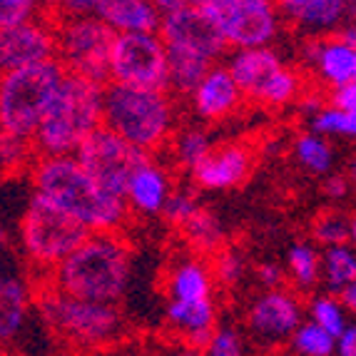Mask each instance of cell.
Here are the masks:
<instances>
[{
	"label": "cell",
	"instance_id": "obj_43",
	"mask_svg": "<svg viewBox=\"0 0 356 356\" xmlns=\"http://www.w3.org/2000/svg\"><path fill=\"white\" fill-rule=\"evenodd\" d=\"M334 354L337 356H356V329L351 327V324L337 337V341H334Z\"/></svg>",
	"mask_w": 356,
	"mask_h": 356
},
{
	"label": "cell",
	"instance_id": "obj_39",
	"mask_svg": "<svg viewBox=\"0 0 356 356\" xmlns=\"http://www.w3.org/2000/svg\"><path fill=\"white\" fill-rule=\"evenodd\" d=\"M42 13L50 20L63 18H80V15H92L97 0H40Z\"/></svg>",
	"mask_w": 356,
	"mask_h": 356
},
{
	"label": "cell",
	"instance_id": "obj_46",
	"mask_svg": "<svg viewBox=\"0 0 356 356\" xmlns=\"http://www.w3.org/2000/svg\"><path fill=\"white\" fill-rule=\"evenodd\" d=\"M177 356H207L204 351H190V349H184L182 354H177Z\"/></svg>",
	"mask_w": 356,
	"mask_h": 356
},
{
	"label": "cell",
	"instance_id": "obj_24",
	"mask_svg": "<svg viewBox=\"0 0 356 356\" xmlns=\"http://www.w3.org/2000/svg\"><path fill=\"white\" fill-rule=\"evenodd\" d=\"M179 232L184 242L202 257H214L225 247V227L204 207H197V212L179 227Z\"/></svg>",
	"mask_w": 356,
	"mask_h": 356
},
{
	"label": "cell",
	"instance_id": "obj_23",
	"mask_svg": "<svg viewBox=\"0 0 356 356\" xmlns=\"http://www.w3.org/2000/svg\"><path fill=\"white\" fill-rule=\"evenodd\" d=\"M214 63L182 48H167V90L177 95H192Z\"/></svg>",
	"mask_w": 356,
	"mask_h": 356
},
{
	"label": "cell",
	"instance_id": "obj_9",
	"mask_svg": "<svg viewBox=\"0 0 356 356\" xmlns=\"http://www.w3.org/2000/svg\"><path fill=\"white\" fill-rule=\"evenodd\" d=\"M75 162L83 167L88 177L102 190L115 197H125V187L132 175L152 160V154L132 147L120 135H115L110 127L100 125L95 132H90L83 145L75 149Z\"/></svg>",
	"mask_w": 356,
	"mask_h": 356
},
{
	"label": "cell",
	"instance_id": "obj_20",
	"mask_svg": "<svg viewBox=\"0 0 356 356\" xmlns=\"http://www.w3.org/2000/svg\"><path fill=\"white\" fill-rule=\"evenodd\" d=\"M277 13L314 33L337 28L349 13L346 0H272Z\"/></svg>",
	"mask_w": 356,
	"mask_h": 356
},
{
	"label": "cell",
	"instance_id": "obj_11",
	"mask_svg": "<svg viewBox=\"0 0 356 356\" xmlns=\"http://www.w3.org/2000/svg\"><path fill=\"white\" fill-rule=\"evenodd\" d=\"M40 312L48 324L63 337L80 344H102L118 332L120 316L113 304L85 302V299L60 294L53 286L40 294Z\"/></svg>",
	"mask_w": 356,
	"mask_h": 356
},
{
	"label": "cell",
	"instance_id": "obj_42",
	"mask_svg": "<svg viewBox=\"0 0 356 356\" xmlns=\"http://www.w3.org/2000/svg\"><path fill=\"white\" fill-rule=\"evenodd\" d=\"M257 277L267 289H280V284L284 282V269L280 264H274V261H264V264L257 267Z\"/></svg>",
	"mask_w": 356,
	"mask_h": 356
},
{
	"label": "cell",
	"instance_id": "obj_6",
	"mask_svg": "<svg viewBox=\"0 0 356 356\" xmlns=\"http://www.w3.org/2000/svg\"><path fill=\"white\" fill-rule=\"evenodd\" d=\"M113 42L115 33L95 15L55 20V60L67 75L107 85Z\"/></svg>",
	"mask_w": 356,
	"mask_h": 356
},
{
	"label": "cell",
	"instance_id": "obj_1",
	"mask_svg": "<svg viewBox=\"0 0 356 356\" xmlns=\"http://www.w3.org/2000/svg\"><path fill=\"white\" fill-rule=\"evenodd\" d=\"M35 195L83 225L90 234L118 232L127 222L125 200L110 195L88 177L75 157H35L30 165Z\"/></svg>",
	"mask_w": 356,
	"mask_h": 356
},
{
	"label": "cell",
	"instance_id": "obj_27",
	"mask_svg": "<svg viewBox=\"0 0 356 356\" xmlns=\"http://www.w3.org/2000/svg\"><path fill=\"white\" fill-rule=\"evenodd\" d=\"M321 269H324V282L329 291L339 294L346 284L356 282V257L349 247H327L321 257Z\"/></svg>",
	"mask_w": 356,
	"mask_h": 356
},
{
	"label": "cell",
	"instance_id": "obj_28",
	"mask_svg": "<svg viewBox=\"0 0 356 356\" xmlns=\"http://www.w3.org/2000/svg\"><path fill=\"white\" fill-rule=\"evenodd\" d=\"M286 267H289L291 277L297 282V286L309 289L319 282V272H321V257L319 252L307 242L294 244L286 254Z\"/></svg>",
	"mask_w": 356,
	"mask_h": 356
},
{
	"label": "cell",
	"instance_id": "obj_37",
	"mask_svg": "<svg viewBox=\"0 0 356 356\" xmlns=\"http://www.w3.org/2000/svg\"><path fill=\"white\" fill-rule=\"evenodd\" d=\"M212 259H214V264H212V272L209 274H212L220 284L234 286L244 277V257H239L237 252L220 250Z\"/></svg>",
	"mask_w": 356,
	"mask_h": 356
},
{
	"label": "cell",
	"instance_id": "obj_22",
	"mask_svg": "<svg viewBox=\"0 0 356 356\" xmlns=\"http://www.w3.org/2000/svg\"><path fill=\"white\" fill-rule=\"evenodd\" d=\"M314 63L319 67L321 77L332 88L356 83V48L349 45V42H344L339 35H334L332 40H324V42L319 40Z\"/></svg>",
	"mask_w": 356,
	"mask_h": 356
},
{
	"label": "cell",
	"instance_id": "obj_2",
	"mask_svg": "<svg viewBox=\"0 0 356 356\" xmlns=\"http://www.w3.org/2000/svg\"><path fill=\"white\" fill-rule=\"evenodd\" d=\"M132 252L118 232H95L53 269L60 294L97 304H115L130 284Z\"/></svg>",
	"mask_w": 356,
	"mask_h": 356
},
{
	"label": "cell",
	"instance_id": "obj_44",
	"mask_svg": "<svg viewBox=\"0 0 356 356\" xmlns=\"http://www.w3.org/2000/svg\"><path fill=\"white\" fill-rule=\"evenodd\" d=\"M324 192H327V197H332V200H341V197L346 195V179L339 177V175L327 177V182H324Z\"/></svg>",
	"mask_w": 356,
	"mask_h": 356
},
{
	"label": "cell",
	"instance_id": "obj_32",
	"mask_svg": "<svg viewBox=\"0 0 356 356\" xmlns=\"http://www.w3.org/2000/svg\"><path fill=\"white\" fill-rule=\"evenodd\" d=\"M30 160H35L30 140H20V137L8 135V132H0V172H20L23 167L30 165Z\"/></svg>",
	"mask_w": 356,
	"mask_h": 356
},
{
	"label": "cell",
	"instance_id": "obj_48",
	"mask_svg": "<svg viewBox=\"0 0 356 356\" xmlns=\"http://www.w3.org/2000/svg\"><path fill=\"white\" fill-rule=\"evenodd\" d=\"M0 356H8V354H6V349H3V344H0Z\"/></svg>",
	"mask_w": 356,
	"mask_h": 356
},
{
	"label": "cell",
	"instance_id": "obj_17",
	"mask_svg": "<svg viewBox=\"0 0 356 356\" xmlns=\"http://www.w3.org/2000/svg\"><path fill=\"white\" fill-rule=\"evenodd\" d=\"M190 97L195 113L207 122H220V120L229 118L242 102V92L225 65L209 67V72L202 77V83L192 90Z\"/></svg>",
	"mask_w": 356,
	"mask_h": 356
},
{
	"label": "cell",
	"instance_id": "obj_3",
	"mask_svg": "<svg viewBox=\"0 0 356 356\" xmlns=\"http://www.w3.org/2000/svg\"><path fill=\"white\" fill-rule=\"evenodd\" d=\"M102 97L105 85L65 72L30 140L35 157H72L85 137L102 125Z\"/></svg>",
	"mask_w": 356,
	"mask_h": 356
},
{
	"label": "cell",
	"instance_id": "obj_36",
	"mask_svg": "<svg viewBox=\"0 0 356 356\" xmlns=\"http://www.w3.org/2000/svg\"><path fill=\"white\" fill-rule=\"evenodd\" d=\"M42 13L40 0H0V30L15 28Z\"/></svg>",
	"mask_w": 356,
	"mask_h": 356
},
{
	"label": "cell",
	"instance_id": "obj_15",
	"mask_svg": "<svg viewBox=\"0 0 356 356\" xmlns=\"http://www.w3.org/2000/svg\"><path fill=\"white\" fill-rule=\"evenodd\" d=\"M250 147L244 145H227V147L212 149L197 167H192V179L202 190H232L242 184L252 172Z\"/></svg>",
	"mask_w": 356,
	"mask_h": 356
},
{
	"label": "cell",
	"instance_id": "obj_47",
	"mask_svg": "<svg viewBox=\"0 0 356 356\" xmlns=\"http://www.w3.org/2000/svg\"><path fill=\"white\" fill-rule=\"evenodd\" d=\"M190 6H204V3H209V0H187Z\"/></svg>",
	"mask_w": 356,
	"mask_h": 356
},
{
	"label": "cell",
	"instance_id": "obj_14",
	"mask_svg": "<svg viewBox=\"0 0 356 356\" xmlns=\"http://www.w3.org/2000/svg\"><path fill=\"white\" fill-rule=\"evenodd\" d=\"M55 60V20L45 13L15 28L0 30V75Z\"/></svg>",
	"mask_w": 356,
	"mask_h": 356
},
{
	"label": "cell",
	"instance_id": "obj_45",
	"mask_svg": "<svg viewBox=\"0 0 356 356\" xmlns=\"http://www.w3.org/2000/svg\"><path fill=\"white\" fill-rule=\"evenodd\" d=\"M337 302L341 304V309H344V312H354V309H356V282H354V284H346L344 289L339 291Z\"/></svg>",
	"mask_w": 356,
	"mask_h": 356
},
{
	"label": "cell",
	"instance_id": "obj_38",
	"mask_svg": "<svg viewBox=\"0 0 356 356\" xmlns=\"http://www.w3.org/2000/svg\"><path fill=\"white\" fill-rule=\"evenodd\" d=\"M197 200L190 195V192H179V190H175V192H170L167 195V200H165V204H162V217H165L167 222L172 227H182L184 222L190 220L192 214L197 212Z\"/></svg>",
	"mask_w": 356,
	"mask_h": 356
},
{
	"label": "cell",
	"instance_id": "obj_26",
	"mask_svg": "<svg viewBox=\"0 0 356 356\" xmlns=\"http://www.w3.org/2000/svg\"><path fill=\"white\" fill-rule=\"evenodd\" d=\"M167 319L182 334L200 332V329L214 327V307L212 299H197V302H182L172 299L167 307Z\"/></svg>",
	"mask_w": 356,
	"mask_h": 356
},
{
	"label": "cell",
	"instance_id": "obj_7",
	"mask_svg": "<svg viewBox=\"0 0 356 356\" xmlns=\"http://www.w3.org/2000/svg\"><path fill=\"white\" fill-rule=\"evenodd\" d=\"M20 237L30 261L45 272H53L72 250H77L90 237V232L65 212H60L45 197L33 195L20 222Z\"/></svg>",
	"mask_w": 356,
	"mask_h": 356
},
{
	"label": "cell",
	"instance_id": "obj_13",
	"mask_svg": "<svg viewBox=\"0 0 356 356\" xmlns=\"http://www.w3.org/2000/svg\"><path fill=\"white\" fill-rule=\"evenodd\" d=\"M157 35L167 48H182L195 55H202L209 63L220 60L227 53V42L220 28L209 18L202 6H184L179 10L162 15Z\"/></svg>",
	"mask_w": 356,
	"mask_h": 356
},
{
	"label": "cell",
	"instance_id": "obj_41",
	"mask_svg": "<svg viewBox=\"0 0 356 356\" xmlns=\"http://www.w3.org/2000/svg\"><path fill=\"white\" fill-rule=\"evenodd\" d=\"M329 107H337V110H344V113H356V83L332 88Z\"/></svg>",
	"mask_w": 356,
	"mask_h": 356
},
{
	"label": "cell",
	"instance_id": "obj_12",
	"mask_svg": "<svg viewBox=\"0 0 356 356\" xmlns=\"http://www.w3.org/2000/svg\"><path fill=\"white\" fill-rule=\"evenodd\" d=\"M202 8L220 28L227 48H267L280 30L272 0H209Z\"/></svg>",
	"mask_w": 356,
	"mask_h": 356
},
{
	"label": "cell",
	"instance_id": "obj_33",
	"mask_svg": "<svg viewBox=\"0 0 356 356\" xmlns=\"http://www.w3.org/2000/svg\"><path fill=\"white\" fill-rule=\"evenodd\" d=\"M314 239L324 247H346L354 239V225L344 214H324L314 222Z\"/></svg>",
	"mask_w": 356,
	"mask_h": 356
},
{
	"label": "cell",
	"instance_id": "obj_29",
	"mask_svg": "<svg viewBox=\"0 0 356 356\" xmlns=\"http://www.w3.org/2000/svg\"><path fill=\"white\" fill-rule=\"evenodd\" d=\"M294 152H297V160L307 167L309 172L327 175L332 170V147H329L324 137L314 135V132L299 135L297 143H294Z\"/></svg>",
	"mask_w": 356,
	"mask_h": 356
},
{
	"label": "cell",
	"instance_id": "obj_16",
	"mask_svg": "<svg viewBox=\"0 0 356 356\" xmlns=\"http://www.w3.org/2000/svg\"><path fill=\"white\" fill-rule=\"evenodd\" d=\"M250 324L259 337L284 339L291 337L294 329L302 324V309L289 291L267 289L252 304Z\"/></svg>",
	"mask_w": 356,
	"mask_h": 356
},
{
	"label": "cell",
	"instance_id": "obj_34",
	"mask_svg": "<svg viewBox=\"0 0 356 356\" xmlns=\"http://www.w3.org/2000/svg\"><path fill=\"white\" fill-rule=\"evenodd\" d=\"M312 321L334 339L349 327L346 312L337 302V297H316L314 304H312Z\"/></svg>",
	"mask_w": 356,
	"mask_h": 356
},
{
	"label": "cell",
	"instance_id": "obj_35",
	"mask_svg": "<svg viewBox=\"0 0 356 356\" xmlns=\"http://www.w3.org/2000/svg\"><path fill=\"white\" fill-rule=\"evenodd\" d=\"M212 149V140H209V135L204 130H184L177 137V145H175L179 165H184L187 170L200 165Z\"/></svg>",
	"mask_w": 356,
	"mask_h": 356
},
{
	"label": "cell",
	"instance_id": "obj_18",
	"mask_svg": "<svg viewBox=\"0 0 356 356\" xmlns=\"http://www.w3.org/2000/svg\"><path fill=\"white\" fill-rule=\"evenodd\" d=\"M100 23H105L115 35L122 33H157L160 13L152 0H97L92 10Z\"/></svg>",
	"mask_w": 356,
	"mask_h": 356
},
{
	"label": "cell",
	"instance_id": "obj_19",
	"mask_svg": "<svg viewBox=\"0 0 356 356\" xmlns=\"http://www.w3.org/2000/svg\"><path fill=\"white\" fill-rule=\"evenodd\" d=\"M170 192L172 187H170L167 172L149 160L130 177L122 200H125L127 209H135L140 214H160Z\"/></svg>",
	"mask_w": 356,
	"mask_h": 356
},
{
	"label": "cell",
	"instance_id": "obj_40",
	"mask_svg": "<svg viewBox=\"0 0 356 356\" xmlns=\"http://www.w3.org/2000/svg\"><path fill=\"white\" fill-rule=\"evenodd\" d=\"M204 354L207 356H244V344L234 329L222 327V329H214L212 341H209Z\"/></svg>",
	"mask_w": 356,
	"mask_h": 356
},
{
	"label": "cell",
	"instance_id": "obj_10",
	"mask_svg": "<svg viewBox=\"0 0 356 356\" xmlns=\"http://www.w3.org/2000/svg\"><path fill=\"white\" fill-rule=\"evenodd\" d=\"M127 88L167 90V45L157 33H122L115 35L110 53V80Z\"/></svg>",
	"mask_w": 356,
	"mask_h": 356
},
{
	"label": "cell",
	"instance_id": "obj_25",
	"mask_svg": "<svg viewBox=\"0 0 356 356\" xmlns=\"http://www.w3.org/2000/svg\"><path fill=\"white\" fill-rule=\"evenodd\" d=\"M170 289H172V299H182V302L209 299L212 297V274L200 261H184L175 269Z\"/></svg>",
	"mask_w": 356,
	"mask_h": 356
},
{
	"label": "cell",
	"instance_id": "obj_5",
	"mask_svg": "<svg viewBox=\"0 0 356 356\" xmlns=\"http://www.w3.org/2000/svg\"><path fill=\"white\" fill-rule=\"evenodd\" d=\"M63 77L65 70L58 60L0 75V132L33 140Z\"/></svg>",
	"mask_w": 356,
	"mask_h": 356
},
{
	"label": "cell",
	"instance_id": "obj_30",
	"mask_svg": "<svg viewBox=\"0 0 356 356\" xmlns=\"http://www.w3.org/2000/svg\"><path fill=\"white\" fill-rule=\"evenodd\" d=\"M334 341L324 329H319L314 321L299 324L291 334V349L297 356H334Z\"/></svg>",
	"mask_w": 356,
	"mask_h": 356
},
{
	"label": "cell",
	"instance_id": "obj_8",
	"mask_svg": "<svg viewBox=\"0 0 356 356\" xmlns=\"http://www.w3.org/2000/svg\"><path fill=\"white\" fill-rule=\"evenodd\" d=\"M225 67L242 97H252L261 105L282 107L302 95L299 75L289 70L272 48L237 50Z\"/></svg>",
	"mask_w": 356,
	"mask_h": 356
},
{
	"label": "cell",
	"instance_id": "obj_21",
	"mask_svg": "<svg viewBox=\"0 0 356 356\" xmlns=\"http://www.w3.org/2000/svg\"><path fill=\"white\" fill-rule=\"evenodd\" d=\"M30 289L23 280L0 274V344L15 339L28 319Z\"/></svg>",
	"mask_w": 356,
	"mask_h": 356
},
{
	"label": "cell",
	"instance_id": "obj_31",
	"mask_svg": "<svg viewBox=\"0 0 356 356\" xmlns=\"http://www.w3.org/2000/svg\"><path fill=\"white\" fill-rule=\"evenodd\" d=\"M312 132L319 137H354L356 113H344L337 107H321L312 115Z\"/></svg>",
	"mask_w": 356,
	"mask_h": 356
},
{
	"label": "cell",
	"instance_id": "obj_4",
	"mask_svg": "<svg viewBox=\"0 0 356 356\" xmlns=\"http://www.w3.org/2000/svg\"><path fill=\"white\" fill-rule=\"evenodd\" d=\"M102 125L132 147L152 154L170 140L175 125L170 92L107 83L102 97Z\"/></svg>",
	"mask_w": 356,
	"mask_h": 356
}]
</instances>
